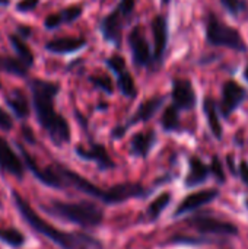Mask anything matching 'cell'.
<instances>
[{"mask_svg": "<svg viewBox=\"0 0 248 249\" xmlns=\"http://www.w3.org/2000/svg\"><path fill=\"white\" fill-rule=\"evenodd\" d=\"M58 90L60 86L50 80L34 79L31 82L32 105L37 120L50 136L51 142L57 146H61L70 140V128L66 118L54 109V99Z\"/></svg>", "mask_w": 248, "mask_h": 249, "instance_id": "6da1fadb", "label": "cell"}, {"mask_svg": "<svg viewBox=\"0 0 248 249\" xmlns=\"http://www.w3.org/2000/svg\"><path fill=\"white\" fill-rule=\"evenodd\" d=\"M13 201L16 204V209L19 210L20 216L23 217L25 222H28V225L38 233H41L42 236H45L47 239H50L51 242H54L57 247L61 249H89V248H101V244L86 235H80V233H66L61 231H57L53 225L47 223L44 219H41L29 206V203L20 197L18 193H13Z\"/></svg>", "mask_w": 248, "mask_h": 249, "instance_id": "7a4b0ae2", "label": "cell"}, {"mask_svg": "<svg viewBox=\"0 0 248 249\" xmlns=\"http://www.w3.org/2000/svg\"><path fill=\"white\" fill-rule=\"evenodd\" d=\"M45 212L76 223L82 228H94L101 225L104 220V212L99 206L89 201H80V203H63V201H53L50 207H42Z\"/></svg>", "mask_w": 248, "mask_h": 249, "instance_id": "3957f363", "label": "cell"}, {"mask_svg": "<svg viewBox=\"0 0 248 249\" xmlns=\"http://www.w3.org/2000/svg\"><path fill=\"white\" fill-rule=\"evenodd\" d=\"M206 39L210 45L227 47L237 51H247V44L241 34L222 22L215 13H209L206 19Z\"/></svg>", "mask_w": 248, "mask_h": 249, "instance_id": "277c9868", "label": "cell"}, {"mask_svg": "<svg viewBox=\"0 0 248 249\" xmlns=\"http://www.w3.org/2000/svg\"><path fill=\"white\" fill-rule=\"evenodd\" d=\"M190 225L199 231L200 233H208V235H221V236H237L238 235V228L227 220H221L216 217L210 216H197L190 220Z\"/></svg>", "mask_w": 248, "mask_h": 249, "instance_id": "5b68a950", "label": "cell"}, {"mask_svg": "<svg viewBox=\"0 0 248 249\" xmlns=\"http://www.w3.org/2000/svg\"><path fill=\"white\" fill-rule=\"evenodd\" d=\"M19 150H20L22 158H23V160H25V168L29 169V171L34 174V177L38 178L42 184H45V185H48V187H51V188H63V187L66 185L64 178L61 177V174H60V171H58V166L41 169V168L37 165V162L31 158V155H29L22 146H19Z\"/></svg>", "mask_w": 248, "mask_h": 249, "instance_id": "8992f818", "label": "cell"}, {"mask_svg": "<svg viewBox=\"0 0 248 249\" xmlns=\"http://www.w3.org/2000/svg\"><path fill=\"white\" fill-rule=\"evenodd\" d=\"M149 193L140 184L126 182V184H118V185L104 190V196H102L101 201H104L105 204H118V203L127 201L130 198L145 197Z\"/></svg>", "mask_w": 248, "mask_h": 249, "instance_id": "52a82bcc", "label": "cell"}, {"mask_svg": "<svg viewBox=\"0 0 248 249\" xmlns=\"http://www.w3.org/2000/svg\"><path fill=\"white\" fill-rule=\"evenodd\" d=\"M246 89L237 83L235 80H227L222 89V101H221V112L225 118H228L246 99Z\"/></svg>", "mask_w": 248, "mask_h": 249, "instance_id": "ba28073f", "label": "cell"}, {"mask_svg": "<svg viewBox=\"0 0 248 249\" xmlns=\"http://www.w3.org/2000/svg\"><path fill=\"white\" fill-rule=\"evenodd\" d=\"M172 105L178 109H191L196 105V90L189 79H175L171 90Z\"/></svg>", "mask_w": 248, "mask_h": 249, "instance_id": "9c48e42d", "label": "cell"}, {"mask_svg": "<svg viewBox=\"0 0 248 249\" xmlns=\"http://www.w3.org/2000/svg\"><path fill=\"white\" fill-rule=\"evenodd\" d=\"M219 197V190L216 188H209V190H202L197 193H193L190 196H187L177 207V210L174 212V216H183L186 213L194 212L209 203H212L213 200H216Z\"/></svg>", "mask_w": 248, "mask_h": 249, "instance_id": "30bf717a", "label": "cell"}, {"mask_svg": "<svg viewBox=\"0 0 248 249\" xmlns=\"http://www.w3.org/2000/svg\"><path fill=\"white\" fill-rule=\"evenodd\" d=\"M129 45H130V50H132L133 61L137 66H148L152 61L149 42H148L143 31L139 26L132 29V32L129 35Z\"/></svg>", "mask_w": 248, "mask_h": 249, "instance_id": "8fae6325", "label": "cell"}, {"mask_svg": "<svg viewBox=\"0 0 248 249\" xmlns=\"http://www.w3.org/2000/svg\"><path fill=\"white\" fill-rule=\"evenodd\" d=\"M123 15L118 7H115L110 15H107L101 22V31L104 38L114 44L115 47L121 45V31H123Z\"/></svg>", "mask_w": 248, "mask_h": 249, "instance_id": "7c38bea8", "label": "cell"}, {"mask_svg": "<svg viewBox=\"0 0 248 249\" xmlns=\"http://www.w3.org/2000/svg\"><path fill=\"white\" fill-rule=\"evenodd\" d=\"M0 169L18 178H22L25 172L22 160L18 158V155L12 150V147L3 137H0Z\"/></svg>", "mask_w": 248, "mask_h": 249, "instance_id": "4fadbf2b", "label": "cell"}, {"mask_svg": "<svg viewBox=\"0 0 248 249\" xmlns=\"http://www.w3.org/2000/svg\"><path fill=\"white\" fill-rule=\"evenodd\" d=\"M153 32V60L161 61L168 44V23L162 15H156L152 19Z\"/></svg>", "mask_w": 248, "mask_h": 249, "instance_id": "5bb4252c", "label": "cell"}, {"mask_svg": "<svg viewBox=\"0 0 248 249\" xmlns=\"http://www.w3.org/2000/svg\"><path fill=\"white\" fill-rule=\"evenodd\" d=\"M76 153L82 158V159H86V160H94L99 169L105 171V169H113L115 165L114 162L111 160L107 149L102 146V144H92L91 149H83L82 146H77L76 147Z\"/></svg>", "mask_w": 248, "mask_h": 249, "instance_id": "9a60e30c", "label": "cell"}, {"mask_svg": "<svg viewBox=\"0 0 248 249\" xmlns=\"http://www.w3.org/2000/svg\"><path fill=\"white\" fill-rule=\"evenodd\" d=\"M86 45V39L83 36H66V38H56L45 44L47 51L54 54H69L82 50Z\"/></svg>", "mask_w": 248, "mask_h": 249, "instance_id": "2e32d148", "label": "cell"}, {"mask_svg": "<svg viewBox=\"0 0 248 249\" xmlns=\"http://www.w3.org/2000/svg\"><path fill=\"white\" fill-rule=\"evenodd\" d=\"M210 175L209 166L197 156H191L189 160V174L186 177V187L191 188L203 184Z\"/></svg>", "mask_w": 248, "mask_h": 249, "instance_id": "e0dca14e", "label": "cell"}, {"mask_svg": "<svg viewBox=\"0 0 248 249\" xmlns=\"http://www.w3.org/2000/svg\"><path fill=\"white\" fill-rule=\"evenodd\" d=\"M155 142H156V133L153 130L140 131V133L134 134L130 142V153L133 156L146 158L149 155L151 149L153 147Z\"/></svg>", "mask_w": 248, "mask_h": 249, "instance_id": "ac0fdd59", "label": "cell"}, {"mask_svg": "<svg viewBox=\"0 0 248 249\" xmlns=\"http://www.w3.org/2000/svg\"><path fill=\"white\" fill-rule=\"evenodd\" d=\"M164 101H165L164 96H153V98H149L148 101H145V102L137 108V111L134 112V115L130 118L129 125H133V124H137V123H146V121H149V120L159 111V108L164 105Z\"/></svg>", "mask_w": 248, "mask_h": 249, "instance_id": "d6986e66", "label": "cell"}, {"mask_svg": "<svg viewBox=\"0 0 248 249\" xmlns=\"http://www.w3.org/2000/svg\"><path fill=\"white\" fill-rule=\"evenodd\" d=\"M82 6L75 4V6H69L63 10H60L58 13H53L45 19V28L48 29H56L63 23H72L76 19L80 18L82 15Z\"/></svg>", "mask_w": 248, "mask_h": 249, "instance_id": "ffe728a7", "label": "cell"}, {"mask_svg": "<svg viewBox=\"0 0 248 249\" xmlns=\"http://www.w3.org/2000/svg\"><path fill=\"white\" fill-rule=\"evenodd\" d=\"M203 111H205V115L208 118V124H209V128H210L212 134L218 140H221L222 134H224V130H222V124H221V120H219V114H218V105H216L213 98H210V96L205 98Z\"/></svg>", "mask_w": 248, "mask_h": 249, "instance_id": "44dd1931", "label": "cell"}, {"mask_svg": "<svg viewBox=\"0 0 248 249\" xmlns=\"http://www.w3.org/2000/svg\"><path fill=\"white\" fill-rule=\"evenodd\" d=\"M6 104L9 105V108L13 111V114L18 118H20V120L28 118V115H29V104H28V99H26L25 93L20 89L12 90L6 96Z\"/></svg>", "mask_w": 248, "mask_h": 249, "instance_id": "7402d4cb", "label": "cell"}, {"mask_svg": "<svg viewBox=\"0 0 248 249\" xmlns=\"http://www.w3.org/2000/svg\"><path fill=\"white\" fill-rule=\"evenodd\" d=\"M9 41H10L13 50L16 51L19 60H20L25 66L31 67V66L34 64V54H32V51L29 50V47H28V44L25 42V39L20 38L18 34H10V35H9Z\"/></svg>", "mask_w": 248, "mask_h": 249, "instance_id": "603a6c76", "label": "cell"}, {"mask_svg": "<svg viewBox=\"0 0 248 249\" xmlns=\"http://www.w3.org/2000/svg\"><path fill=\"white\" fill-rule=\"evenodd\" d=\"M0 71H6L15 76H26L28 66H25L19 58L0 55Z\"/></svg>", "mask_w": 248, "mask_h": 249, "instance_id": "cb8c5ba5", "label": "cell"}, {"mask_svg": "<svg viewBox=\"0 0 248 249\" xmlns=\"http://www.w3.org/2000/svg\"><path fill=\"white\" fill-rule=\"evenodd\" d=\"M117 86H118L120 92L124 96H127V98H134L137 95L134 79H133V76L127 70H124L123 73L117 74Z\"/></svg>", "mask_w": 248, "mask_h": 249, "instance_id": "d4e9b609", "label": "cell"}, {"mask_svg": "<svg viewBox=\"0 0 248 249\" xmlns=\"http://www.w3.org/2000/svg\"><path fill=\"white\" fill-rule=\"evenodd\" d=\"M171 203V194L170 193H162L159 197H156L148 207V216L151 220H156L161 213L168 207V204Z\"/></svg>", "mask_w": 248, "mask_h": 249, "instance_id": "484cf974", "label": "cell"}, {"mask_svg": "<svg viewBox=\"0 0 248 249\" xmlns=\"http://www.w3.org/2000/svg\"><path fill=\"white\" fill-rule=\"evenodd\" d=\"M162 127L167 131H175L180 127V115H178V108L174 105H170L165 108L162 114Z\"/></svg>", "mask_w": 248, "mask_h": 249, "instance_id": "4316f807", "label": "cell"}, {"mask_svg": "<svg viewBox=\"0 0 248 249\" xmlns=\"http://www.w3.org/2000/svg\"><path fill=\"white\" fill-rule=\"evenodd\" d=\"M0 241L10 245V247H13V248H19V247L23 245L25 236L18 229H13V228L3 229V228H0Z\"/></svg>", "mask_w": 248, "mask_h": 249, "instance_id": "83f0119b", "label": "cell"}, {"mask_svg": "<svg viewBox=\"0 0 248 249\" xmlns=\"http://www.w3.org/2000/svg\"><path fill=\"white\" fill-rule=\"evenodd\" d=\"M89 80L92 82V85L98 89H101L105 93H113L114 92V85L113 80L108 74H98V76H91Z\"/></svg>", "mask_w": 248, "mask_h": 249, "instance_id": "f1b7e54d", "label": "cell"}, {"mask_svg": "<svg viewBox=\"0 0 248 249\" xmlns=\"http://www.w3.org/2000/svg\"><path fill=\"white\" fill-rule=\"evenodd\" d=\"M105 64H107V67H108L110 70H113L115 74H120V73H123V71L126 70V61H124V58H123L121 55H118V54H114V55H111L110 58H107V60H105Z\"/></svg>", "mask_w": 248, "mask_h": 249, "instance_id": "f546056e", "label": "cell"}, {"mask_svg": "<svg viewBox=\"0 0 248 249\" xmlns=\"http://www.w3.org/2000/svg\"><path fill=\"white\" fill-rule=\"evenodd\" d=\"M209 169H210V174L215 177V179H216L218 182H221V184H224V182H225L227 177H225V172H224L222 162L219 160V158H218V156H213V158H212V163H210Z\"/></svg>", "mask_w": 248, "mask_h": 249, "instance_id": "4dcf8cb0", "label": "cell"}, {"mask_svg": "<svg viewBox=\"0 0 248 249\" xmlns=\"http://www.w3.org/2000/svg\"><path fill=\"white\" fill-rule=\"evenodd\" d=\"M221 3L232 16H237L240 12H243L247 7L244 0H221Z\"/></svg>", "mask_w": 248, "mask_h": 249, "instance_id": "1f68e13d", "label": "cell"}, {"mask_svg": "<svg viewBox=\"0 0 248 249\" xmlns=\"http://www.w3.org/2000/svg\"><path fill=\"white\" fill-rule=\"evenodd\" d=\"M39 0H19L16 4V9L19 12H31L32 9H35L38 6Z\"/></svg>", "mask_w": 248, "mask_h": 249, "instance_id": "d6a6232c", "label": "cell"}, {"mask_svg": "<svg viewBox=\"0 0 248 249\" xmlns=\"http://www.w3.org/2000/svg\"><path fill=\"white\" fill-rule=\"evenodd\" d=\"M121 12V15L126 18L133 13L134 10V0H120V4L117 6Z\"/></svg>", "mask_w": 248, "mask_h": 249, "instance_id": "836d02e7", "label": "cell"}, {"mask_svg": "<svg viewBox=\"0 0 248 249\" xmlns=\"http://www.w3.org/2000/svg\"><path fill=\"white\" fill-rule=\"evenodd\" d=\"M12 127H13V121H12L10 115L4 109L0 108V128L4 131H9Z\"/></svg>", "mask_w": 248, "mask_h": 249, "instance_id": "e575fe53", "label": "cell"}, {"mask_svg": "<svg viewBox=\"0 0 248 249\" xmlns=\"http://www.w3.org/2000/svg\"><path fill=\"white\" fill-rule=\"evenodd\" d=\"M238 175L243 179V182L248 187V162L247 160H241L240 166H238Z\"/></svg>", "mask_w": 248, "mask_h": 249, "instance_id": "d590c367", "label": "cell"}, {"mask_svg": "<svg viewBox=\"0 0 248 249\" xmlns=\"http://www.w3.org/2000/svg\"><path fill=\"white\" fill-rule=\"evenodd\" d=\"M22 134H23V137H25V140L28 142V143H35V139H34V134H32V130L29 128V127H22Z\"/></svg>", "mask_w": 248, "mask_h": 249, "instance_id": "8d00e7d4", "label": "cell"}, {"mask_svg": "<svg viewBox=\"0 0 248 249\" xmlns=\"http://www.w3.org/2000/svg\"><path fill=\"white\" fill-rule=\"evenodd\" d=\"M227 163H228V166H229V171H231V174H237V169H235V163H234V156L232 155H228L227 156Z\"/></svg>", "mask_w": 248, "mask_h": 249, "instance_id": "74e56055", "label": "cell"}, {"mask_svg": "<svg viewBox=\"0 0 248 249\" xmlns=\"http://www.w3.org/2000/svg\"><path fill=\"white\" fill-rule=\"evenodd\" d=\"M18 31H19V34H20V35H19L20 38H26V36L31 35V29H29L28 26H19Z\"/></svg>", "mask_w": 248, "mask_h": 249, "instance_id": "f35d334b", "label": "cell"}, {"mask_svg": "<svg viewBox=\"0 0 248 249\" xmlns=\"http://www.w3.org/2000/svg\"><path fill=\"white\" fill-rule=\"evenodd\" d=\"M124 133H126V127H117L114 131H113V137L114 139H120V137H123L124 136Z\"/></svg>", "mask_w": 248, "mask_h": 249, "instance_id": "ab89813d", "label": "cell"}, {"mask_svg": "<svg viewBox=\"0 0 248 249\" xmlns=\"http://www.w3.org/2000/svg\"><path fill=\"white\" fill-rule=\"evenodd\" d=\"M10 3V0H0V6H7Z\"/></svg>", "mask_w": 248, "mask_h": 249, "instance_id": "60d3db41", "label": "cell"}, {"mask_svg": "<svg viewBox=\"0 0 248 249\" xmlns=\"http://www.w3.org/2000/svg\"><path fill=\"white\" fill-rule=\"evenodd\" d=\"M244 76H246V79L248 80V64H247V67H246V70H244Z\"/></svg>", "mask_w": 248, "mask_h": 249, "instance_id": "b9f144b4", "label": "cell"}, {"mask_svg": "<svg viewBox=\"0 0 248 249\" xmlns=\"http://www.w3.org/2000/svg\"><path fill=\"white\" fill-rule=\"evenodd\" d=\"M162 3H164V4H168V3H170V0H162Z\"/></svg>", "mask_w": 248, "mask_h": 249, "instance_id": "7bdbcfd3", "label": "cell"}, {"mask_svg": "<svg viewBox=\"0 0 248 249\" xmlns=\"http://www.w3.org/2000/svg\"><path fill=\"white\" fill-rule=\"evenodd\" d=\"M246 206H247V209H248V200H247V201H246Z\"/></svg>", "mask_w": 248, "mask_h": 249, "instance_id": "ee69618b", "label": "cell"}, {"mask_svg": "<svg viewBox=\"0 0 248 249\" xmlns=\"http://www.w3.org/2000/svg\"><path fill=\"white\" fill-rule=\"evenodd\" d=\"M0 88H1V85H0Z\"/></svg>", "mask_w": 248, "mask_h": 249, "instance_id": "f6af8a7d", "label": "cell"}]
</instances>
